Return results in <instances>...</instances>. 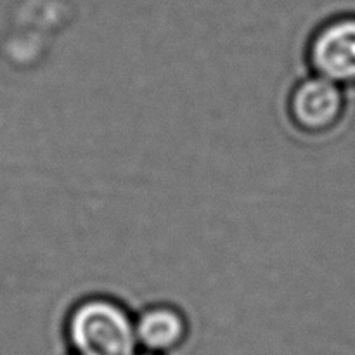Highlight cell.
Listing matches in <instances>:
<instances>
[{
  "label": "cell",
  "mask_w": 355,
  "mask_h": 355,
  "mask_svg": "<svg viewBox=\"0 0 355 355\" xmlns=\"http://www.w3.org/2000/svg\"><path fill=\"white\" fill-rule=\"evenodd\" d=\"M64 336L71 355H134L135 318L110 297H87L69 309Z\"/></svg>",
  "instance_id": "obj_1"
},
{
  "label": "cell",
  "mask_w": 355,
  "mask_h": 355,
  "mask_svg": "<svg viewBox=\"0 0 355 355\" xmlns=\"http://www.w3.org/2000/svg\"><path fill=\"white\" fill-rule=\"evenodd\" d=\"M343 111V92L338 83L324 76H309L291 89L288 116L291 125L305 134L331 130Z\"/></svg>",
  "instance_id": "obj_2"
},
{
  "label": "cell",
  "mask_w": 355,
  "mask_h": 355,
  "mask_svg": "<svg viewBox=\"0 0 355 355\" xmlns=\"http://www.w3.org/2000/svg\"><path fill=\"white\" fill-rule=\"evenodd\" d=\"M315 75L338 85L355 82V17H340L319 28L309 45Z\"/></svg>",
  "instance_id": "obj_3"
},
{
  "label": "cell",
  "mask_w": 355,
  "mask_h": 355,
  "mask_svg": "<svg viewBox=\"0 0 355 355\" xmlns=\"http://www.w3.org/2000/svg\"><path fill=\"white\" fill-rule=\"evenodd\" d=\"M189 321L180 309L168 304H156L144 309L135 318L137 349L156 355H170L186 345Z\"/></svg>",
  "instance_id": "obj_4"
},
{
  "label": "cell",
  "mask_w": 355,
  "mask_h": 355,
  "mask_svg": "<svg viewBox=\"0 0 355 355\" xmlns=\"http://www.w3.org/2000/svg\"><path fill=\"white\" fill-rule=\"evenodd\" d=\"M134 355H156V354H149V352H142V350H137Z\"/></svg>",
  "instance_id": "obj_5"
}]
</instances>
